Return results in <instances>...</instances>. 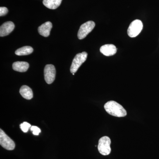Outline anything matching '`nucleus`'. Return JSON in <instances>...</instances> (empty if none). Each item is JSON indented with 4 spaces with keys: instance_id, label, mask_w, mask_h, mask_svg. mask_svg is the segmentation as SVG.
Here are the masks:
<instances>
[{
    "instance_id": "obj_1",
    "label": "nucleus",
    "mask_w": 159,
    "mask_h": 159,
    "mask_svg": "<svg viewBox=\"0 0 159 159\" xmlns=\"http://www.w3.org/2000/svg\"><path fill=\"white\" fill-rule=\"evenodd\" d=\"M104 108L109 114L114 116L123 117L127 115L124 107L116 101H108L104 105Z\"/></svg>"
},
{
    "instance_id": "obj_2",
    "label": "nucleus",
    "mask_w": 159,
    "mask_h": 159,
    "mask_svg": "<svg viewBox=\"0 0 159 159\" xmlns=\"http://www.w3.org/2000/svg\"><path fill=\"white\" fill-rule=\"evenodd\" d=\"M111 139L109 137L104 136L100 138L98 145L99 153L104 156L110 154L111 152Z\"/></svg>"
},
{
    "instance_id": "obj_3",
    "label": "nucleus",
    "mask_w": 159,
    "mask_h": 159,
    "mask_svg": "<svg viewBox=\"0 0 159 159\" xmlns=\"http://www.w3.org/2000/svg\"><path fill=\"white\" fill-rule=\"evenodd\" d=\"M88 54L85 52L79 53L74 57L71 65L70 72L72 74L77 72L80 67L86 60L87 58Z\"/></svg>"
},
{
    "instance_id": "obj_4",
    "label": "nucleus",
    "mask_w": 159,
    "mask_h": 159,
    "mask_svg": "<svg viewBox=\"0 0 159 159\" xmlns=\"http://www.w3.org/2000/svg\"><path fill=\"white\" fill-rule=\"evenodd\" d=\"M143 27V24L140 20H134L129 25L127 30V34L130 37H136L141 33Z\"/></svg>"
},
{
    "instance_id": "obj_5",
    "label": "nucleus",
    "mask_w": 159,
    "mask_h": 159,
    "mask_svg": "<svg viewBox=\"0 0 159 159\" xmlns=\"http://www.w3.org/2000/svg\"><path fill=\"white\" fill-rule=\"evenodd\" d=\"M0 144L1 146L8 150H12L15 148V144L2 129H0Z\"/></svg>"
},
{
    "instance_id": "obj_6",
    "label": "nucleus",
    "mask_w": 159,
    "mask_h": 159,
    "mask_svg": "<svg viewBox=\"0 0 159 159\" xmlns=\"http://www.w3.org/2000/svg\"><path fill=\"white\" fill-rule=\"evenodd\" d=\"M95 26V23L93 21H89L81 25L77 34L78 39H82L85 38L94 29Z\"/></svg>"
},
{
    "instance_id": "obj_7",
    "label": "nucleus",
    "mask_w": 159,
    "mask_h": 159,
    "mask_svg": "<svg viewBox=\"0 0 159 159\" xmlns=\"http://www.w3.org/2000/svg\"><path fill=\"white\" fill-rule=\"evenodd\" d=\"M44 75L46 82L48 84H51L55 80L56 70L53 65H47L44 70Z\"/></svg>"
},
{
    "instance_id": "obj_8",
    "label": "nucleus",
    "mask_w": 159,
    "mask_h": 159,
    "mask_svg": "<svg viewBox=\"0 0 159 159\" xmlns=\"http://www.w3.org/2000/svg\"><path fill=\"white\" fill-rule=\"evenodd\" d=\"M14 23L11 21L5 22L0 27V36L1 37L6 36L13 31L14 29Z\"/></svg>"
},
{
    "instance_id": "obj_9",
    "label": "nucleus",
    "mask_w": 159,
    "mask_h": 159,
    "mask_svg": "<svg viewBox=\"0 0 159 159\" xmlns=\"http://www.w3.org/2000/svg\"><path fill=\"white\" fill-rule=\"evenodd\" d=\"M100 51L106 56H112L116 53L117 48L113 44H106L100 48Z\"/></svg>"
},
{
    "instance_id": "obj_10",
    "label": "nucleus",
    "mask_w": 159,
    "mask_h": 159,
    "mask_svg": "<svg viewBox=\"0 0 159 159\" xmlns=\"http://www.w3.org/2000/svg\"><path fill=\"white\" fill-rule=\"evenodd\" d=\"M52 28V23L50 21L47 22L39 27V33L44 37H48L50 35Z\"/></svg>"
},
{
    "instance_id": "obj_11",
    "label": "nucleus",
    "mask_w": 159,
    "mask_h": 159,
    "mask_svg": "<svg viewBox=\"0 0 159 159\" xmlns=\"http://www.w3.org/2000/svg\"><path fill=\"white\" fill-rule=\"evenodd\" d=\"M29 65L25 61H16L12 64V68L15 71L19 72H25L28 70Z\"/></svg>"
},
{
    "instance_id": "obj_12",
    "label": "nucleus",
    "mask_w": 159,
    "mask_h": 159,
    "mask_svg": "<svg viewBox=\"0 0 159 159\" xmlns=\"http://www.w3.org/2000/svg\"><path fill=\"white\" fill-rule=\"evenodd\" d=\"M20 94L25 99H31L33 98V94L32 90L27 85H23L20 90Z\"/></svg>"
},
{
    "instance_id": "obj_13",
    "label": "nucleus",
    "mask_w": 159,
    "mask_h": 159,
    "mask_svg": "<svg viewBox=\"0 0 159 159\" xmlns=\"http://www.w3.org/2000/svg\"><path fill=\"white\" fill-rule=\"evenodd\" d=\"M62 0H43V4L49 9H55L58 8Z\"/></svg>"
},
{
    "instance_id": "obj_14",
    "label": "nucleus",
    "mask_w": 159,
    "mask_h": 159,
    "mask_svg": "<svg viewBox=\"0 0 159 159\" xmlns=\"http://www.w3.org/2000/svg\"><path fill=\"white\" fill-rule=\"evenodd\" d=\"M33 49L30 46H25L17 49L15 51V54L18 56L29 55L33 52Z\"/></svg>"
},
{
    "instance_id": "obj_15",
    "label": "nucleus",
    "mask_w": 159,
    "mask_h": 159,
    "mask_svg": "<svg viewBox=\"0 0 159 159\" xmlns=\"http://www.w3.org/2000/svg\"><path fill=\"white\" fill-rule=\"evenodd\" d=\"M31 127V124L27 122H24L20 125V128L24 133L28 132L29 128Z\"/></svg>"
},
{
    "instance_id": "obj_16",
    "label": "nucleus",
    "mask_w": 159,
    "mask_h": 159,
    "mask_svg": "<svg viewBox=\"0 0 159 159\" xmlns=\"http://www.w3.org/2000/svg\"><path fill=\"white\" fill-rule=\"evenodd\" d=\"M31 130L32 131V133L34 135H39L41 132V129L36 126H32L31 127Z\"/></svg>"
},
{
    "instance_id": "obj_17",
    "label": "nucleus",
    "mask_w": 159,
    "mask_h": 159,
    "mask_svg": "<svg viewBox=\"0 0 159 159\" xmlns=\"http://www.w3.org/2000/svg\"><path fill=\"white\" fill-rule=\"evenodd\" d=\"M9 10L6 7H1L0 8V16H2L8 13Z\"/></svg>"
},
{
    "instance_id": "obj_18",
    "label": "nucleus",
    "mask_w": 159,
    "mask_h": 159,
    "mask_svg": "<svg viewBox=\"0 0 159 159\" xmlns=\"http://www.w3.org/2000/svg\"><path fill=\"white\" fill-rule=\"evenodd\" d=\"M73 75H74V73H73Z\"/></svg>"
}]
</instances>
